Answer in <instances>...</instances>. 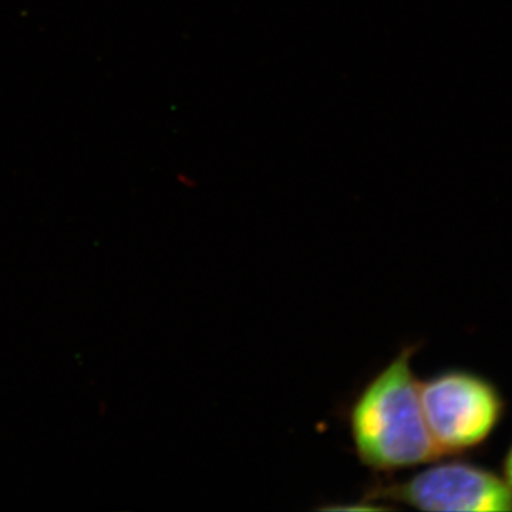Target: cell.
I'll return each mask as SVG.
<instances>
[{"label":"cell","mask_w":512,"mask_h":512,"mask_svg":"<svg viewBox=\"0 0 512 512\" xmlns=\"http://www.w3.org/2000/svg\"><path fill=\"white\" fill-rule=\"evenodd\" d=\"M501 477L504 478L505 483H507L508 487L512 491V439L510 444H508L507 450H505L503 463H501Z\"/></svg>","instance_id":"cell-4"},{"label":"cell","mask_w":512,"mask_h":512,"mask_svg":"<svg viewBox=\"0 0 512 512\" xmlns=\"http://www.w3.org/2000/svg\"><path fill=\"white\" fill-rule=\"evenodd\" d=\"M420 400L441 456H466L487 446L507 414V400L493 380L458 367L420 382Z\"/></svg>","instance_id":"cell-2"},{"label":"cell","mask_w":512,"mask_h":512,"mask_svg":"<svg viewBox=\"0 0 512 512\" xmlns=\"http://www.w3.org/2000/svg\"><path fill=\"white\" fill-rule=\"evenodd\" d=\"M420 343L402 350L356 394L346 423L356 457L377 474L426 466L441 457L420 400L413 357Z\"/></svg>","instance_id":"cell-1"},{"label":"cell","mask_w":512,"mask_h":512,"mask_svg":"<svg viewBox=\"0 0 512 512\" xmlns=\"http://www.w3.org/2000/svg\"><path fill=\"white\" fill-rule=\"evenodd\" d=\"M365 497L420 511H512V491L501 474L463 458L431 461L406 480L379 481Z\"/></svg>","instance_id":"cell-3"}]
</instances>
